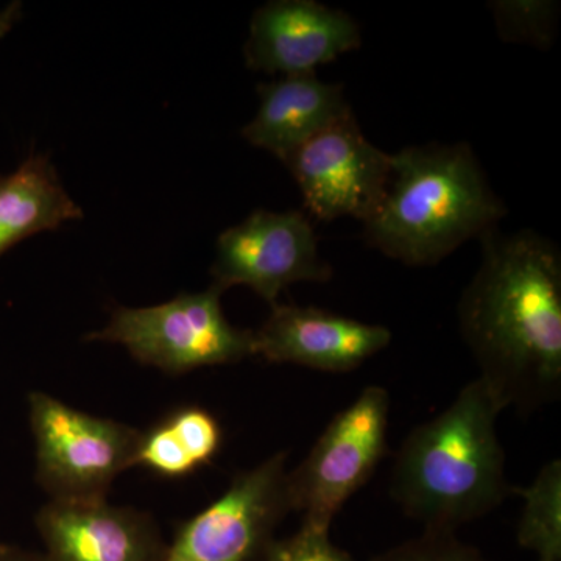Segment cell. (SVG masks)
<instances>
[{
    "instance_id": "1",
    "label": "cell",
    "mask_w": 561,
    "mask_h": 561,
    "mask_svg": "<svg viewBox=\"0 0 561 561\" xmlns=\"http://www.w3.org/2000/svg\"><path fill=\"white\" fill-rule=\"evenodd\" d=\"M482 260L457 317L482 379L505 408H541L561 393V254L535 231L479 239Z\"/></svg>"
},
{
    "instance_id": "2",
    "label": "cell",
    "mask_w": 561,
    "mask_h": 561,
    "mask_svg": "<svg viewBox=\"0 0 561 561\" xmlns=\"http://www.w3.org/2000/svg\"><path fill=\"white\" fill-rule=\"evenodd\" d=\"M505 409L478 378L402 443L390 493L424 530L456 531L489 515L512 493L496 427Z\"/></svg>"
},
{
    "instance_id": "3",
    "label": "cell",
    "mask_w": 561,
    "mask_h": 561,
    "mask_svg": "<svg viewBox=\"0 0 561 561\" xmlns=\"http://www.w3.org/2000/svg\"><path fill=\"white\" fill-rule=\"evenodd\" d=\"M505 216L468 144H424L391 154L389 190L364 238L391 260L426 267L496 230Z\"/></svg>"
},
{
    "instance_id": "4",
    "label": "cell",
    "mask_w": 561,
    "mask_h": 561,
    "mask_svg": "<svg viewBox=\"0 0 561 561\" xmlns=\"http://www.w3.org/2000/svg\"><path fill=\"white\" fill-rule=\"evenodd\" d=\"M221 295L210 284L206 290L180 294L161 305L119 306L108 324L84 335V341L124 346L139 364L168 375L238 364L254 356L253 331L232 327L221 309Z\"/></svg>"
},
{
    "instance_id": "5",
    "label": "cell",
    "mask_w": 561,
    "mask_h": 561,
    "mask_svg": "<svg viewBox=\"0 0 561 561\" xmlns=\"http://www.w3.org/2000/svg\"><path fill=\"white\" fill-rule=\"evenodd\" d=\"M36 481L50 501H106L111 483L135 467L140 431L73 409L44 391L28 394Z\"/></svg>"
},
{
    "instance_id": "6",
    "label": "cell",
    "mask_w": 561,
    "mask_h": 561,
    "mask_svg": "<svg viewBox=\"0 0 561 561\" xmlns=\"http://www.w3.org/2000/svg\"><path fill=\"white\" fill-rule=\"evenodd\" d=\"M389 411V391L365 387L332 419L297 470L289 471L291 511L302 513V526L330 530L345 502L370 479L386 454Z\"/></svg>"
},
{
    "instance_id": "7",
    "label": "cell",
    "mask_w": 561,
    "mask_h": 561,
    "mask_svg": "<svg viewBox=\"0 0 561 561\" xmlns=\"http://www.w3.org/2000/svg\"><path fill=\"white\" fill-rule=\"evenodd\" d=\"M286 453L239 472L205 511L181 524L162 561H260L291 512Z\"/></svg>"
},
{
    "instance_id": "8",
    "label": "cell",
    "mask_w": 561,
    "mask_h": 561,
    "mask_svg": "<svg viewBox=\"0 0 561 561\" xmlns=\"http://www.w3.org/2000/svg\"><path fill=\"white\" fill-rule=\"evenodd\" d=\"M210 276L221 291L250 287L275 306L291 284L330 280L332 267L321 257L312 221L301 210L257 209L221 232Z\"/></svg>"
},
{
    "instance_id": "9",
    "label": "cell",
    "mask_w": 561,
    "mask_h": 561,
    "mask_svg": "<svg viewBox=\"0 0 561 561\" xmlns=\"http://www.w3.org/2000/svg\"><path fill=\"white\" fill-rule=\"evenodd\" d=\"M305 208L316 219L367 224L381 208L391 179V154L365 138L354 114L335 122L287 158Z\"/></svg>"
},
{
    "instance_id": "10",
    "label": "cell",
    "mask_w": 561,
    "mask_h": 561,
    "mask_svg": "<svg viewBox=\"0 0 561 561\" xmlns=\"http://www.w3.org/2000/svg\"><path fill=\"white\" fill-rule=\"evenodd\" d=\"M360 44L359 24L346 11L316 0H272L254 11L243 55L253 72L300 76Z\"/></svg>"
},
{
    "instance_id": "11",
    "label": "cell",
    "mask_w": 561,
    "mask_h": 561,
    "mask_svg": "<svg viewBox=\"0 0 561 561\" xmlns=\"http://www.w3.org/2000/svg\"><path fill=\"white\" fill-rule=\"evenodd\" d=\"M253 341L254 356L272 364L346 373L386 350L391 331L311 306L275 305Z\"/></svg>"
},
{
    "instance_id": "12",
    "label": "cell",
    "mask_w": 561,
    "mask_h": 561,
    "mask_svg": "<svg viewBox=\"0 0 561 561\" xmlns=\"http://www.w3.org/2000/svg\"><path fill=\"white\" fill-rule=\"evenodd\" d=\"M35 523L49 561H162L168 546L149 515L106 501H50Z\"/></svg>"
},
{
    "instance_id": "13",
    "label": "cell",
    "mask_w": 561,
    "mask_h": 561,
    "mask_svg": "<svg viewBox=\"0 0 561 561\" xmlns=\"http://www.w3.org/2000/svg\"><path fill=\"white\" fill-rule=\"evenodd\" d=\"M257 95L260 108L242 128V138L283 162L313 136L353 114L345 87L320 80L316 72L262 83Z\"/></svg>"
},
{
    "instance_id": "14",
    "label": "cell",
    "mask_w": 561,
    "mask_h": 561,
    "mask_svg": "<svg viewBox=\"0 0 561 561\" xmlns=\"http://www.w3.org/2000/svg\"><path fill=\"white\" fill-rule=\"evenodd\" d=\"M83 219L50 158L32 153L16 171L0 175V257L24 239Z\"/></svg>"
},
{
    "instance_id": "15",
    "label": "cell",
    "mask_w": 561,
    "mask_h": 561,
    "mask_svg": "<svg viewBox=\"0 0 561 561\" xmlns=\"http://www.w3.org/2000/svg\"><path fill=\"white\" fill-rule=\"evenodd\" d=\"M515 491L524 500L519 546L537 561H561V461H549L531 485Z\"/></svg>"
},
{
    "instance_id": "16",
    "label": "cell",
    "mask_w": 561,
    "mask_h": 561,
    "mask_svg": "<svg viewBox=\"0 0 561 561\" xmlns=\"http://www.w3.org/2000/svg\"><path fill=\"white\" fill-rule=\"evenodd\" d=\"M497 33L507 43H527L548 49L556 32V11L553 2L541 0H500L491 3Z\"/></svg>"
},
{
    "instance_id": "17",
    "label": "cell",
    "mask_w": 561,
    "mask_h": 561,
    "mask_svg": "<svg viewBox=\"0 0 561 561\" xmlns=\"http://www.w3.org/2000/svg\"><path fill=\"white\" fill-rule=\"evenodd\" d=\"M135 467L147 468L154 474L169 479L186 478L198 470L165 420L154 424L149 431L140 432Z\"/></svg>"
},
{
    "instance_id": "18",
    "label": "cell",
    "mask_w": 561,
    "mask_h": 561,
    "mask_svg": "<svg viewBox=\"0 0 561 561\" xmlns=\"http://www.w3.org/2000/svg\"><path fill=\"white\" fill-rule=\"evenodd\" d=\"M175 432L180 445L190 454L195 467L208 465L221 446V427L219 420L206 409L198 405H184L169 413L164 419Z\"/></svg>"
},
{
    "instance_id": "19",
    "label": "cell",
    "mask_w": 561,
    "mask_h": 561,
    "mask_svg": "<svg viewBox=\"0 0 561 561\" xmlns=\"http://www.w3.org/2000/svg\"><path fill=\"white\" fill-rule=\"evenodd\" d=\"M371 561H483L481 553L465 545L454 531L424 530L415 540L402 542Z\"/></svg>"
},
{
    "instance_id": "20",
    "label": "cell",
    "mask_w": 561,
    "mask_h": 561,
    "mask_svg": "<svg viewBox=\"0 0 561 561\" xmlns=\"http://www.w3.org/2000/svg\"><path fill=\"white\" fill-rule=\"evenodd\" d=\"M260 561H354L330 540V530L302 526L284 540H273Z\"/></svg>"
},
{
    "instance_id": "21",
    "label": "cell",
    "mask_w": 561,
    "mask_h": 561,
    "mask_svg": "<svg viewBox=\"0 0 561 561\" xmlns=\"http://www.w3.org/2000/svg\"><path fill=\"white\" fill-rule=\"evenodd\" d=\"M22 11H24V7L20 0H14L5 9L0 10V41L5 38L13 31L14 25L21 21Z\"/></svg>"
},
{
    "instance_id": "22",
    "label": "cell",
    "mask_w": 561,
    "mask_h": 561,
    "mask_svg": "<svg viewBox=\"0 0 561 561\" xmlns=\"http://www.w3.org/2000/svg\"><path fill=\"white\" fill-rule=\"evenodd\" d=\"M0 561H49L46 553L24 551L16 546L7 545L5 549L0 552Z\"/></svg>"
},
{
    "instance_id": "23",
    "label": "cell",
    "mask_w": 561,
    "mask_h": 561,
    "mask_svg": "<svg viewBox=\"0 0 561 561\" xmlns=\"http://www.w3.org/2000/svg\"><path fill=\"white\" fill-rule=\"evenodd\" d=\"M5 546H7L5 542H0V552H2L3 549H5Z\"/></svg>"
}]
</instances>
